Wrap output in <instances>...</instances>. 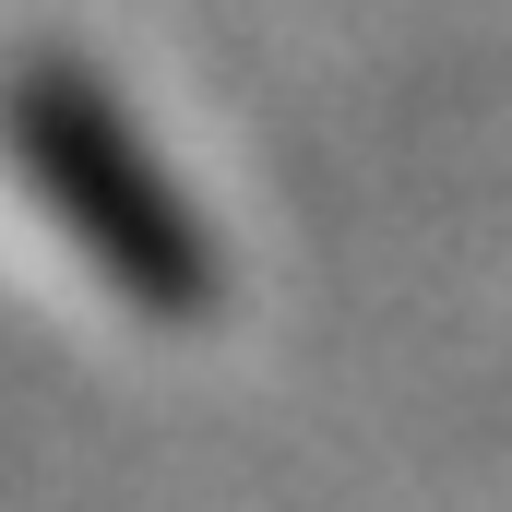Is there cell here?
Wrapping results in <instances>:
<instances>
[{
    "instance_id": "obj_1",
    "label": "cell",
    "mask_w": 512,
    "mask_h": 512,
    "mask_svg": "<svg viewBox=\"0 0 512 512\" xmlns=\"http://www.w3.org/2000/svg\"><path fill=\"white\" fill-rule=\"evenodd\" d=\"M12 155H24V179L60 203V227L108 262L131 298H167V310L203 298V239H191L179 191L131 155V131L72 72H24L12 84Z\"/></svg>"
}]
</instances>
